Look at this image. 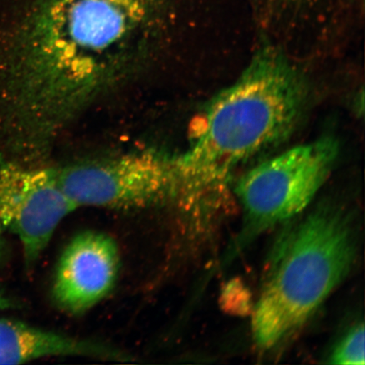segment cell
Listing matches in <instances>:
<instances>
[{
    "mask_svg": "<svg viewBox=\"0 0 365 365\" xmlns=\"http://www.w3.org/2000/svg\"><path fill=\"white\" fill-rule=\"evenodd\" d=\"M307 97V82L289 59L277 48L262 49L212 100L193 144L175 156L180 198H194L284 140L302 116Z\"/></svg>",
    "mask_w": 365,
    "mask_h": 365,
    "instance_id": "obj_1",
    "label": "cell"
},
{
    "mask_svg": "<svg viewBox=\"0 0 365 365\" xmlns=\"http://www.w3.org/2000/svg\"><path fill=\"white\" fill-rule=\"evenodd\" d=\"M356 241L344 211L317 210L291 232L277 254L255 307L252 333L274 348L303 326L352 267Z\"/></svg>",
    "mask_w": 365,
    "mask_h": 365,
    "instance_id": "obj_2",
    "label": "cell"
},
{
    "mask_svg": "<svg viewBox=\"0 0 365 365\" xmlns=\"http://www.w3.org/2000/svg\"><path fill=\"white\" fill-rule=\"evenodd\" d=\"M56 173L77 208L144 209L179 199L175 156L157 150L91 160Z\"/></svg>",
    "mask_w": 365,
    "mask_h": 365,
    "instance_id": "obj_3",
    "label": "cell"
},
{
    "mask_svg": "<svg viewBox=\"0 0 365 365\" xmlns=\"http://www.w3.org/2000/svg\"><path fill=\"white\" fill-rule=\"evenodd\" d=\"M339 152V141L324 136L287 150L245 173L236 192L250 223L264 228L302 212L325 184Z\"/></svg>",
    "mask_w": 365,
    "mask_h": 365,
    "instance_id": "obj_4",
    "label": "cell"
},
{
    "mask_svg": "<svg viewBox=\"0 0 365 365\" xmlns=\"http://www.w3.org/2000/svg\"><path fill=\"white\" fill-rule=\"evenodd\" d=\"M76 209L56 170L0 164V223L19 240L26 267L38 262L59 225Z\"/></svg>",
    "mask_w": 365,
    "mask_h": 365,
    "instance_id": "obj_5",
    "label": "cell"
},
{
    "mask_svg": "<svg viewBox=\"0 0 365 365\" xmlns=\"http://www.w3.org/2000/svg\"><path fill=\"white\" fill-rule=\"evenodd\" d=\"M120 268V250L112 237L98 231L80 232L59 258L52 289L54 304L72 316L88 312L111 293Z\"/></svg>",
    "mask_w": 365,
    "mask_h": 365,
    "instance_id": "obj_6",
    "label": "cell"
},
{
    "mask_svg": "<svg viewBox=\"0 0 365 365\" xmlns=\"http://www.w3.org/2000/svg\"><path fill=\"white\" fill-rule=\"evenodd\" d=\"M75 356L130 361L129 354L97 341L76 339L0 317V365L22 364L49 357Z\"/></svg>",
    "mask_w": 365,
    "mask_h": 365,
    "instance_id": "obj_7",
    "label": "cell"
},
{
    "mask_svg": "<svg viewBox=\"0 0 365 365\" xmlns=\"http://www.w3.org/2000/svg\"><path fill=\"white\" fill-rule=\"evenodd\" d=\"M332 364H364V326H355L346 333L331 356Z\"/></svg>",
    "mask_w": 365,
    "mask_h": 365,
    "instance_id": "obj_8",
    "label": "cell"
},
{
    "mask_svg": "<svg viewBox=\"0 0 365 365\" xmlns=\"http://www.w3.org/2000/svg\"><path fill=\"white\" fill-rule=\"evenodd\" d=\"M15 307V302L3 292L0 291V312Z\"/></svg>",
    "mask_w": 365,
    "mask_h": 365,
    "instance_id": "obj_9",
    "label": "cell"
},
{
    "mask_svg": "<svg viewBox=\"0 0 365 365\" xmlns=\"http://www.w3.org/2000/svg\"><path fill=\"white\" fill-rule=\"evenodd\" d=\"M4 227L0 223V258L3 257L4 251H6V239H4Z\"/></svg>",
    "mask_w": 365,
    "mask_h": 365,
    "instance_id": "obj_10",
    "label": "cell"
},
{
    "mask_svg": "<svg viewBox=\"0 0 365 365\" xmlns=\"http://www.w3.org/2000/svg\"><path fill=\"white\" fill-rule=\"evenodd\" d=\"M276 1H277V0H276ZM278 1H279V0H278ZM280 1H284V0H280ZM289 1H295V0H289Z\"/></svg>",
    "mask_w": 365,
    "mask_h": 365,
    "instance_id": "obj_11",
    "label": "cell"
}]
</instances>
